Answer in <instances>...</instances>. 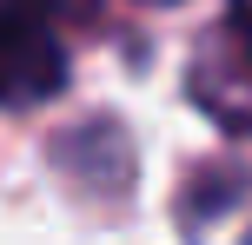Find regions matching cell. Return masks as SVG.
Listing matches in <instances>:
<instances>
[{"label": "cell", "instance_id": "obj_1", "mask_svg": "<svg viewBox=\"0 0 252 245\" xmlns=\"http://www.w3.org/2000/svg\"><path fill=\"white\" fill-rule=\"evenodd\" d=\"M87 13V0H0V106L20 113L66 86L60 20Z\"/></svg>", "mask_w": 252, "mask_h": 245}, {"label": "cell", "instance_id": "obj_2", "mask_svg": "<svg viewBox=\"0 0 252 245\" xmlns=\"http://www.w3.org/2000/svg\"><path fill=\"white\" fill-rule=\"evenodd\" d=\"M232 40H239V53L252 60V0H232Z\"/></svg>", "mask_w": 252, "mask_h": 245}, {"label": "cell", "instance_id": "obj_3", "mask_svg": "<svg viewBox=\"0 0 252 245\" xmlns=\"http://www.w3.org/2000/svg\"><path fill=\"white\" fill-rule=\"evenodd\" d=\"M146 7H166V0H146Z\"/></svg>", "mask_w": 252, "mask_h": 245}]
</instances>
